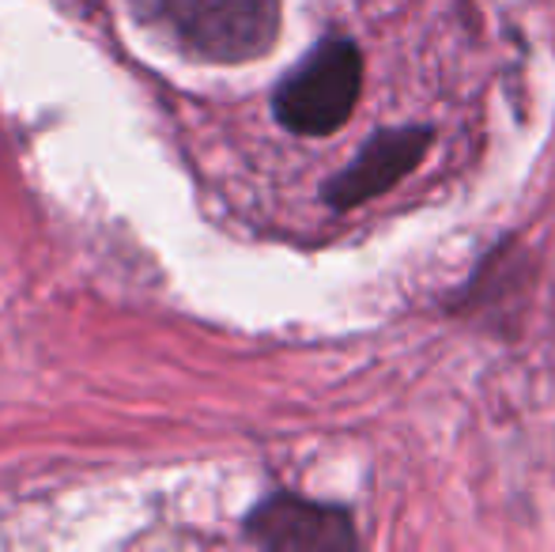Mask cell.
Masks as SVG:
<instances>
[{
	"label": "cell",
	"instance_id": "cell-3",
	"mask_svg": "<svg viewBox=\"0 0 555 552\" xmlns=\"http://www.w3.org/2000/svg\"><path fill=\"white\" fill-rule=\"evenodd\" d=\"M246 538L269 552H348L356 549L351 518L340 508L276 492L246 515Z\"/></svg>",
	"mask_w": 555,
	"mask_h": 552
},
{
	"label": "cell",
	"instance_id": "cell-2",
	"mask_svg": "<svg viewBox=\"0 0 555 552\" xmlns=\"http://www.w3.org/2000/svg\"><path fill=\"white\" fill-rule=\"evenodd\" d=\"M363 91V53L351 38H322L272 91V114L299 137H325L351 118Z\"/></svg>",
	"mask_w": 555,
	"mask_h": 552
},
{
	"label": "cell",
	"instance_id": "cell-4",
	"mask_svg": "<svg viewBox=\"0 0 555 552\" xmlns=\"http://www.w3.org/2000/svg\"><path fill=\"white\" fill-rule=\"evenodd\" d=\"M431 129L427 126H409V129H382L359 147V155L333 175L322 185L325 205L336 213H348V208L363 205L371 197H382L389 185H397L404 175L420 167L424 152L431 147Z\"/></svg>",
	"mask_w": 555,
	"mask_h": 552
},
{
	"label": "cell",
	"instance_id": "cell-1",
	"mask_svg": "<svg viewBox=\"0 0 555 552\" xmlns=\"http://www.w3.org/2000/svg\"><path fill=\"white\" fill-rule=\"evenodd\" d=\"M129 8L140 27L205 65H246L280 38V0H129Z\"/></svg>",
	"mask_w": 555,
	"mask_h": 552
}]
</instances>
